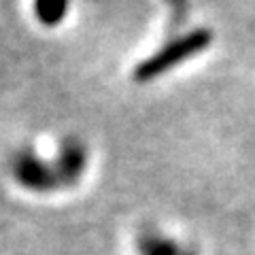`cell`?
Segmentation results:
<instances>
[{
    "instance_id": "3",
    "label": "cell",
    "mask_w": 255,
    "mask_h": 255,
    "mask_svg": "<svg viewBox=\"0 0 255 255\" xmlns=\"http://www.w3.org/2000/svg\"><path fill=\"white\" fill-rule=\"evenodd\" d=\"M87 159H90V153H87L83 140H79L77 136H68L62 140L58 155L53 157V166L62 187H73L81 181L87 170Z\"/></svg>"
},
{
    "instance_id": "4",
    "label": "cell",
    "mask_w": 255,
    "mask_h": 255,
    "mask_svg": "<svg viewBox=\"0 0 255 255\" xmlns=\"http://www.w3.org/2000/svg\"><path fill=\"white\" fill-rule=\"evenodd\" d=\"M140 255H194L189 247L181 245L179 241L159 234V232H145L138 241Z\"/></svg>"
},
{
    "instance_id": "5",
    "label": "cell",
    "mask_w": 255,
    "mask_h": 255,
    "mask_svg": "<svg viewBox=\"0 0 255 255\" xmlns=\"http://www.w3.org/2000/svg\"><path fill=\"white\" fill-rule=\"evenodd\" d=\"M32 9H34L38 23L47 28H55L66 19L70 11V0H34Z\"/></svg>"
},
{
    "instance_id": "2",
    "label": "cell",
    "mask_w": 255,
    "mask_h": 255,
    "mask_svg": "<svg viewBox=\"0 0 255 255\" xmlns=\"http://www.w3.org/2000/svg\"><path fill=\"white\" fill-rule=\"evenodd\" d=\"M9 168L13 179L23 189L34 191V194H49V191L62 187L53 162L41 157L38 151L32 147H21L15 151L9 162Z\"/></svg>"
},
{
    "instance_id": "1",
    "label": "cell",
    "mask_w": 255,
    "mask_h": 255,
    "mask_svg": "<svg viewBox=\"0 0 255 255\" xmlns=\"http://www.w3.org/2000/svg\"><path fill=\"white\" fill-rule=\"evenodd\" d=\"M213 45V32L209 28H194L187 30L185 34L177 38H170L168 43H164L155 53H151L149 58L136 64L134 68V81L138 83H151L155 79L168 75L181 64L198 58Z\"/></svg>"
},
{
    "instance_id": "6",
    "label": "cell",
    "mask_w": 255,
    "mask_h": 255,
    "mask_svg": "<svg viewBox=\"0 0 255 255\" xmlns=\"http://www.w3.org/2000/svg\"><path fill=\"white\" fill-rule=\"evenodd\" d=\"M164 2H166V6H168L170 17L177 26L185 21V17L189 15V0H164Z\"/></svg>"
}]
</instances>
